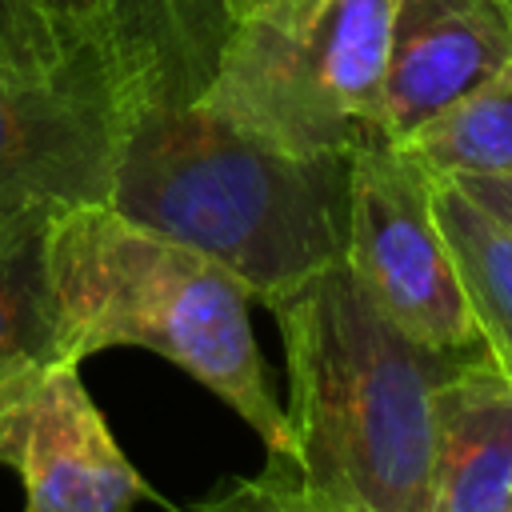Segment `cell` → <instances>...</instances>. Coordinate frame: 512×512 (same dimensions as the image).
<instances>
[{
  "mask_svg": "<svg viewBox=\"0 0 512 512\" xmlns=\"http://www.w3.org/2000/svg\"><path fill=\"white\" fill-rule=\"evenodd\" d=\"M132 96L108 204L224 264L260 304L344 260L348 156H288L200 104L216 0H120Z\"/></svg>",
  "mask_w": 512,
  "mask_h": 512,
  "instance_id": "obj_1",
  "label": "cell"
},
{
  "mask_svg": "<svg viewBox=\"0 0 512 512\" xmlns=\"http://www.w3.org/2000/svg\"><path fill=\"white\" fill-rule=\"evenodd\" d=\"M292 456L212 500L228 512H428L436 384L452 356L412 344L344 260L276 296Z\"/></svg>",
  "mask_w": 512,
  "mask_h": 512,
  "instance_id": "obj_2",
  "label": "cell"
},
{
  "mask_svg": "<svg viewBox=\"0 0 512 512\" xmlns=\"http://www.w3.org/2000/svg\"><path fill=\"white\" fill-rule=\"evenodd\" d=\"M44 280L52 360L84 364L104 348H148L224 400L268 460L292 456L288 416L252 332V292L224 264L112 204H72L44 228Z\"/></svg>",
  "mask_w": 512,
  "mask_h": 512,
  "instance_id": "obj_3",
  "label": "cell"
},
{
  "mask_svg": "<svg viewBox=\"0 0 512 512\" xmlns=\"http://www.w3.org/2000/svg\"><path fill=\"white\" fill-rule=\"evenodd\" d=\"M388 0H252L208 60L200 104L264 148L352 156L376 144Z\"/></svg>",
  "mask_w": 512,
  "mask_h": 512,
  "instance_id": "obj_4",
  "label": "cell"
},
{
  "mask_svg": "<svg viewBox=\"0 0 512 512\" xmlns=\"http://www.w3.org/2000/svg\"><path fill=\"white\" fill-rule=\"evenodd\" d=\"M132 36H108L0 64V224L24 212L108 204L132 96Z\"/></svg>",
  "mask_w": 512,
  "mask_h": 512,
  "instance_id": "obj_5",
  "label": "cell"
},
{
  "mask_svg": "<svg viewBox=\"0 0 512 512\" xmlns=\"http://www.w3.org/2000/svg\"><path fill=\"white\" fill-rule=\"evenodd\" d=\"M344 268L412 344L440 356L484 352L432 212V176L400 144L376 140L348 156Z\"/></svg>",
  "mask_w": 512,
  "mask_h": 512,
  "instance_id": "obj_6",
  "label": "cell"
},
{
  "mask_svg": "<svg viewBox=\"0 0 512 512\" xmlns=\"http://www.w3.org/2000/svg\"><path fill=\"white\" fill-rule=\"evenodd\" d=\"M0 464L20 476L24 512H132L148 492L80 380L48 360L0 392Z\"/></svg>",
  "mask_w": 512,
  "mask_h": 512,
  "instance_id": "obj_7",
  "label": "cell"
},
{
  "mask_svg": "<svg viewBox=\"0 0 512 512\" xmlns=\"http://www.w3.org/2000/svg\"><path fill=\"white\" fill-rule=\"evenodd\" d=\"M512 60V0H388L376 132L404 144Z\"/></svg>",
  "mask_w": 512,
  "mask_h": 512,
  "instance_id": "obj_8",
  "label": "cell"
},
{
  "mask_svg": "<svg viewBox=\"0 0 512 512\" xmlns=\"http://www.w3.org/2000/svg\"><path fill=\"white\" fill-rule=\"evenodd\" d=\"M428 512H512V380L488 352L452 356L436 384Z\"/></svg>",
  "mask_w": 512,
  "mask_h": 512,
  "instance_id": "obj_9",
  "label": "cell"
},
{
  "mask_svg": "<svg viewBox=\"0 0 512 512\" xmlns=\"http://www.w3.org/2000/svg\"><path fill=\"white\" fill-rule=\"evenodd\" d=\"M432 212L448 240L480 348L512 380V228L452 180H432Z\"/></svg>",
  "mask_w": 512,
  "mask_h": 512,
  "instance_id": "obj_10",
  "label": "cell"
},
{
  "mask_svg": "<svg viewBox=\"0 0 512 512\" xmlns=\"http://www.w3.org/2000/svg\"><path fill=\"white\" fill-rule=\"evenodd\" d=\"M432 180L512 176V60L400 144Z\"/></svg>",
  "mask_w": 512,
  "mask_h": 512,
  "instance_id": "obj_11",
  "label": "cell"
},
{
  "mask_svg": "<svg viewBox=\"0 0 512 512\" xmlns=\"http://www.w3.org/2000/svg\"><path fill=\"white\" fill-rule=\"evenodd\" d=\"M52 212H24L0 224V392L52 360L44 228Z\"/></svg>",
  "mask_w": 512,
  "mask_h": 512,
  "instance_id": "obj_12",
  "label": "cell"
},
{
  "mask_svg": "<svg viewBox=\"0 0 512 512\" xmlns=\"http://www.w3.org/2000/svg\"><path fill=\"white\" fill-rule=\"evenodd\" d=\"M60 44L64 40L52 32V24L40 16L32 0H0V64L32 60Z\"/></svg>",
  "mask_w": 512,
  "mask_h": 512,
  "instance_id": "obj_13",
  "label": "cell"
},
{
  "mask_svg": "<svg viewBox=\"0 0 512 512\" xmlns=\"http://www.w3.org/2000/svg\"><path fill=\"white\" fill-rule=\"evenodd\" d=\"M60 40L108 36L120 20V0H32Z\"/></svg>",
  "mask_w": 512,
  "mask_h": 512,
  "instance_id": "obj_14",
  "label": "cell"
},
{
  "mask_svg": "<svg viewBox=\"0 0 512 512\" xmlns=\"http://www.w3.org/2000/svg\"><path fill=\"white\" fill-rule=\"evenodd\" d=\"M460 184L484 212H492L496 220H504L512 228V176H468V180H452Z\"/></svg>",
  "mask_w": 512,
  "mask_h": 512,
  "instance_id": "obj_15",
  "label": "cell"
},
{
  "mask_svg": "<svg viewBox=\"0 0 512 512\" xmlns=\"http://www.w3.org/2000/svg\"><path fill=\"white\" fill-rule=\"evenodd\" d=\"M216 4H220V12H224V16H228V20H232V16H236V12H240V8H248V4H252V0H216Z\"/></svg>",
  "mask_w": 512,
  "mask_h": 512,
  "instance_id": "obj_16",
  "label": "cell"
},
{
  "mask_svg": "<svg viewBox=\"0 0 512 512\" xmlns=\"http://www.w3.org/2000/svg\"><path fill=\"white\" fill-rule=\"evenodd\" d=\"M196 512H228V508H220V504H200Z\"/></svg>",
  "mask_w": 512,
  "mask_h": 512,
  "instance_id": "obj_17",
  "label": "cell"
}]
</instances>
